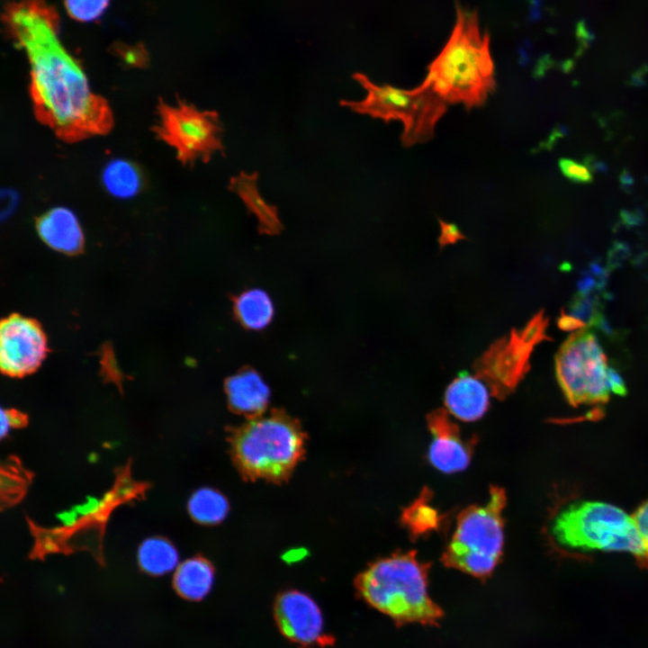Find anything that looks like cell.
<instances>
[{"instance_id":"27","label":"cell","mask_w":648,"mask_h":648,"mask_svg":"<svg viewBox=\"0 0 648 648\" xmlns=\"http://www.w3.org/2000/svg\"><path fill=\"white\" fill-rule=\"evenodd\" d=\"M21 424L22 417L19 414L12 410H1L0 434L2 438L7 436L12 428L20 426Z\"/></svg>"},{"instance_id":"12","label":"cell","mask_w":648,"mask_h":648,"mask_svg":"<svg viewBox=\"0 0 648 648\" xmlns=\"http://www.w3.org/2000/svg\"><path fill=\"white\" fill-rule=\"evenodd\" d=\"M46 353L45 336L33 320L13 315L1 323L0 365L4 373L21 376L34 371Z\"/></svg>"},{"instance_id":"31","label":"cell","mask_w":648,"mask_h":648,"mask_svg":"<svg viewBox=\"0 0 648 648\" xmlns=\"http://www.w3.org/2000/svg\"><path fill=\"white\" fill-rule=\"evenodd\" d=\"M558 325L562 329L571 331L583 328L585 323L573 316H569L562 312Z\"/></svg>"},{"instance_id":"22","label":"cell","mask_w":648,"mask_h":648,"mask_svg":"<svg viewBox=\"0 0 648 648\" xmlns=\"http://www.w3.org/2000/svg\"><path fill=\"white\" fill-rule=\"evenodd\" d=\"M230 509L227 498L219 490L204 487L194 491L187 502L191 518L202 525H216L221 522Z\"/></svg>"},{"instance_id":"18","label":"cell","mask_w":648,"mask_h":648,"mask_svg":"<svg viewBox=\"0 0 648 648\" xmlns=\"http://www.w3.org/2000/svg\"><path fill=\"white\" fill-rule=\"evenodd\" d=\"M214 575L211 562L195 556L179 563L174 573L173 585L182 598L201 600L211 591Z\"/></svg>"},{"instance_id":"32","label":"cell","mask_w":648,"mask_h":648,"mask_svg":"<svg viewBox=\"0 0 648 648\" xmlns=\"http://www.w3.org/2000/svg\"><path fill=\"white\" fill-rule=\"evenodd\" d=\"M59 518L66 526H72L76 521L77 513L76 510L70 512L68 511L60 515Z\"/></svg>"},{"instance_id":"17","label":"cell","mask_w":648,"mask_h":648,"mask_svg":"<svg viewBox=\"0 0 648 648\" xmlns=\"http://www.w3.org/2000/svg\"><path fill=\"white\" fill-rule=\"evenodd\" d=\"M257 177L256 172L252 174L241 172L238 176L230 178L229 189L237 194L248 211L257 218L261 232L274 234L282 229L277 208L268 204L260 195L256 187Z\"/></svg>"},{"instance_id":"26","label":"cell","mask_w":648,"mask_h":648,"mask_svg":"<svg viewBox=\"0 0 648 648\" xmlns=\"http://www.w3.org/2000/svg\"><path fill=\"white\" fill-rule=\"evenodd\" d=\"M648 557V500L633 516Z\"/></svg>"},{"instance_id":"9","label":"cell","mask_w":648,"mask_h":648,"mask_svg":"<svg viewBox=\"0 0 648 648\" xmlns=\"http://www.w3.org/2000/svg\"><path fill=\"white\" fill-rule=\"evenodd\" d=\"M158 132L175 148L183 163L193 164L196 159L207 162L215 152L223 154L225 150L218 112H202L183 102L160 108Z\"/></svg>"},{"instance_id":"5","label":"cell","mask_w":648,"mask_h":648,"mask_svg":"<svg viewBox=\"0 0 648 648\" xmlns=\"http://www.w3.org/2000/svg\"><path fill=\"white\" fill-rule=\"evenodd\" d=\"M505 490L490 486L482 504L463 509L456 518L451 538L441 555L445 566L473 577H489L503 554Z\"/></svg>"},{"instance_id":"3","label":"cell","mask_w":648,"mask_h":648,"mask_svg":"<svg viewBox=\"0 0 648 648\" xmlns=\"http://www.w3.org/2000/svg\"><path fill=\"white\" fill-rule=\"evenodd\" d=\"M429 567L414 551L397 552L371 563L355 585L363 599L399 625L436 626L444 612L428 595Z\"/></svg>"},{"instance_id":"29","label":"cell","mask_w":648,"mask_h":648,"mask_svg":"<svg viewBox=\"0 0 648 648\" xmlns=\"http://www.w3.org/2000/svg\"><path fill=\"white\" fill-rule=\"evenodd\" d=\"M441 228L440 244L446 245L448 243H454L458 239L464 238L459 229L454 223H448L443 220H439Z\"/></svg>"},{"instance_id":"21","label":"cell","mask_w":648,"mask_h":648,"mask_svg":"<svg viewBox=\"0 0 648 648\" xmlns=\"http://www.w3.org/2000/svg\"><path fill=\"white\" fill-rule=\"evenodd\" d=\"M235 311L238 320L249 329H262L272 320L274 304L261 289H248L237 298Z\"/></svg>"},{"instance_id":"20","label":"cell","mask_w":648,"mask_h":648,"mask_svg":"<svg viewBox=\"0 0 648 648\" xmlns=\"http://www.w3.org/2000/svg\"><path fill=\"white\" fill-rule=\"evenodd\" d=\"M140 569L152 576H162L176 571L179 565V553L176 546L161 536L144 539L137 552Z\"/></svg>"},{"instance_id":"6","label":"cell","mask_w":648,"mask_h":648,"mask_svg":"<svg viewBox=\"0 0 648 648\" xmlns=\"http://www.w3.org/2000/svg\"><path fill=\"white\" fill-rule=\"evenodd\" d=\"M549 533L555 543L567 548L647 557L633 517L605 502L580 501L563 508L552 519Z\"/></svg>"},{"instance_id":"8","label":"cell","mask_w":648,"mask_h":648,"mask_svg":"<svg viewBox=\"0 0 648 648\" xmlns=\"http://www.w3.org/2000/svg\"><path fill=\"white\" fill-rule=\"evenodd\" d=\"M558 382L568 401L603 403L608 400L607 358L595 335L586 329L572 333L555 356Z\"/></svg>"},{"instance_id":"24","label":"cell","mask_w":648,"mask_h":648,"mask_svg":"<svg viewBox=\"0 0 648 648\" xmlns=\"http://www.w3.org/2000/svg\"><path fill=\"white\" fill-rule=\"evenodd\" d=\"M109 0H65L68 14L78 22H93L106 10Z\"/></svg>"},{"instance_id":"13","label":"cell","mask_w":648,"mask_h":648,"mask_svg":"<svg viewBox=\"0 0 648 648\" xmlns=\"http://www.w3.org/2000/svg\"><path fill=\"white\" fill-rule=\"evenodd\" d=\"M427 420L432 436L428 459L433 467L447 474L466 469L477 442L476 436L464 437L443 410L431 412Z\"/></svg>"},{"instance_id":"11","label":"cell","mask_w":648,"mask_h":648,"mask_svg":"<svg viewBox=\"0 0 648 648\" xmlns=\"http://www.w3.org/2000/svg\"><path fill=\"white\" fill-rule=\"evenodd\" d=\"M274 616L280 632L302 646H328L334 638L324 630L321 611L307 594L292 590L280 593L274 605Z\"/></svg>"},{"instance_id":"1","label":"cell","mask_w":648,"mask_h":648,"mask_svg":"<svg viewBox=\"0 0 648 648\" xmlns=\"http://www.w3.org/2000/svg\"><path fill=\"white\" fill-rule=\"evenodd\" d=\"M30 65L31 94L40 120L65 139L105 131L111 112L94 94L77 60L61 44L58 18L44 0H14L3 15Z\"/></svg>"},{"instance_id":"4","label":"cell","mask_w":648,"mask_h":648,"mask_svg":"<svg viewBox=\"0 0 648 648\" xmlns=\"http://www.w3.org/2000/svg\"><path fill=\"white\" fill-rule=\"evenodd\" d=\"M230 444L245 478L280 482L302 459L305 436L300 426L284 415H260L232 432Z\"/></svg>"},{"instance_id":"14","label":"cell","mask_w":648,"mask_h":648,"mask_svg":"<svg viewBox=\"0 0 648 648\" xmlns=\"http://www.w3.org/2000/svg\"><path fill=\"white\" fill-rule=\"evenodd\" d=\"M36 230L41 240L58 252L73 254L83 245L84 236L77 217L65 206L52 207L41 214Z\"/></svg>"},{"instance_id":"28","label":"cell","mask_w":648,"mask_h":648,"mask_svg":"<svg viewBox=\"0 0 648 648\" xmlns=\"http://www.w3.org/2000/svg\"><path fill=\"white\" fill-rule=\"evenodd\" d=\"M2 218L9 217L16 209L19 197L14 190L6 188L2 191Z\"/></svg>"},{"instance_id":"16","label":"cell","mask_w":648,"mask_h":648,"mask_svg":"<svg viewBox=\"0 0 648 648\" xmlns=\"http://www.w3.org/2000/svg\"><path fill=\"white\" fill-rule=\"evenodd\" d=\"M225 389L229 404L238 413L256 418L262 415L268 405L269 388L254 371L247 370L231 376Z\"/></svg>"},{"instance_id":"19","label":"cell","mask_w":648,"mask_h":648,"mask_svg":"<svg viewBox=\"0 0 648 648\" xmlns=\"http://www.w3.org/2000/svg\"><path fill=\"white\" fill-rule=\"evenodd\" d=\"M101 182L110 195L127 200L142 188L143 178L139 167L126 158H112L102 169Z\"/></svg>"},{"instance_id":"15","label":"cell","mask_w":648,"mask_h":648,"mask_svg":"<svg viewBox=\"0 0 648 648\" xmlns=\"http://www.w3.org/2000/svg\"><path fill=\"white\" fill-rule=\"evenodd\" d=\"M445 404L455 418L464 421H475L481 418L489 408V391L477 377L462 374L448 385Z\"/></svg>"},{"instance_id":"10","label":"cell","mask_w":648,"mask_h":648,"mask_svg":"<svg viewBox=\"0 0 648 648\" xmlns=\"http://www.w3.org/2000/svg\"><path fill=\"white\" fill-rule=\"evenodd\" d=\"M547 320L543 312L536 315L526 327L513 331L509 338L498 341L482 359V375L490 382L494 395L503 397L513 389L528 368L533 346L543 339Z\"/></svg>"},{"instance_id":"30","label":"cell","mask_w":648,"mask_h":648,"mask_svg":"<svg viewBox=\"0 0 648 648\" xmlns=\"http://www.w3.org/2000/svg\"><path fill=\"white\" fill-rule=\"evenodd\" d=\"M607 381L609 390L614 393L621 396H625L626 394L625 382L615 369L608 367Z\"/></svg>"},{"instance_id":"2","label":"cell","mask_w":648,"mask_h":648,"mask_svg":"<svg viewBox=\"0 0 648 648\" xmlns=\"http://www.w3.org/2000/svg\"><path fill=\"white\" fill-rule=\"evenodd\" d=\"M426 78L447 104L468 110L482 105L495 89L490 36L480 28L476 11L456 5L453 32L428 68Z\"/></svg>"},{"instance_id":"25","label":"cell","mask_w":648,"mask_h":648,"mask_svg":"<svg viewBox=\"0 0 648 648\" xmlns=\"http://www.w3.org/2000/svg\"><path fill=\"white\" fill-rule=\"evenodd\" d=\"M559 166L562 174L572 181L588 183L592 179L588 168L573 160L562 158L559 160Z\"/></svg>"},{"instance_id":"23","label":"cell","mask_w":648,"mask_h":648,"mask_svg":"<svg viewBox=\"0 0 648 648\" xmlns=\"http://www.w3.org/2000/svg\"><path fill=\"white\" fill-rule=\"evenodd\" d=\"M427 492L417 499L402 513L403 523L417 536L435 529L439 523L437 511L428 504Z\"/></svg>"},{"instance_id":"7","label":"cell","mask_w":648,"mask_h":648,"mask_svg":"<svg viewBox=\"0 0 648 648\" xmlns=\"http://www.w3.org/2000/svg\"><path fill=\"white\" fill-rule=\"evenodd\" d=\"M354 78L365 89V97L361 101L342 100L340 104L385 122L400 121L403 125L400 139L405 147L430 140L437 122L446 112L447 103L427 78L410 90L374 84L363 74H356Z\"/></svg>"}]
</instances>
